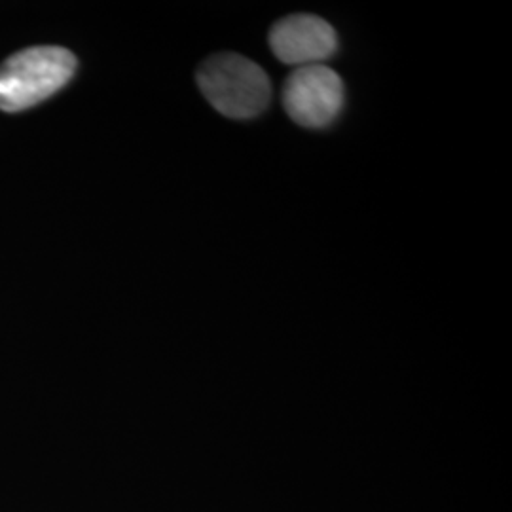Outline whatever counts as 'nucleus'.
<instances>
[{"label":"nucleus","instance_id":"1","mask_svg":"<svg viewBox=\"0 0 512 512\" xmlns=\"http://www.w3.org/2000/svg\"><path fill=\"white\" fill-rule=\"evenodd\" d=\"M76 57L59 46H37L10 55L0 65V110L35 107L69 84Z\"/></svg>","mask_w":512,"mask_h":512},{"label":"nucleus","instance_id":"2","mask_svg":"<svg viewBox=\"0 0 512 512\" xmlns=\"http://www.w3.org/2000/svg\"><path fill=\"white\" fill-rule=\"evenodd\" d=\"M198 86L213 109L234 120L255 118L272 101L268 74L239 54L209 57L198 71Z\"/></svg>","mask_w":512,"mask_h":512},{"label":"nucleus","instance_id":"3","mask_svg":"<svg viewBox=\"0 0 512 512\" xmlns=\"http://www.w3.org/2000/svg\"><path fill=\"white\" fill-rule=\"evenodd\" d=\"M283 107L302 128H327L344 107V82L327 65L294 69L283 86Z\"/></svg>","mask_w":512,"mask_h":512},{"label":"nucleus","instance_id":"4","mask_svg":"<svg viewBox=\"0 0 512 512\" xmlns=\"http://www.w3.org/2000/svg\"><path fill=\"white\" fill-rule=\"evenodd\" d=\"M270 46L275 57L287 65H323L338 48V37L325 19L296 14L277 21L270 31Z\"/></svg>","mask_w":512,"mask_h":512}]
</instances>
